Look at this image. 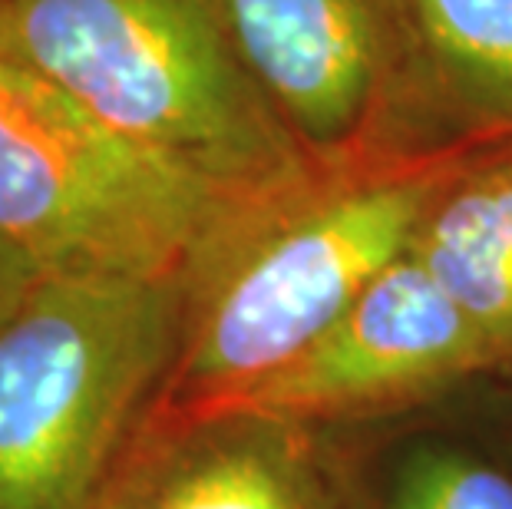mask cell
<instances>
[{"instance_id": "6da1fadb", "label": "cell", "mask_w": 512, "mask_h": 509, "mask_svg": "<svg viewBox=\"0 0 512 509\" xmlns=\"http://www.w3.org/2000/svg\"><path fill=\"white\" fill-rule=\"evenodd\" d=\"M456 159L354 149L222 192L176 275L179 341L152 410H228L291 364L407 255Z\"/></svg>"}, {"instance_id": "7a4b0ae2", "label": "cell", "mask_w": 512, "mask_h": 509, "mask_svg": "<svg viewBox=\"0 0 512 509\" xmlns=\"http://www.w3.org/2000/svg\"><path fill=\"white\" fill-rule=\"evenodd\" d=\"M0 53L219 196L311 159L248 77L215 0H0Z\"/></svg>"}, {"instance_id": "3957f363", "label": "cell", "mask_w": 512, "mask_h": 509, "mask_svg": "<svg viewBox=\"0 0 512 509\" xmlns=\"http://www.w3.org/2000/svg\"><path fill=\"white\" fill-rule=\"evenodd\" d=\"M176 341V278L37 275L0 321V509H93Z\"/></svg>"}, {"instance_id": "277c9868", "label": "cell", "mask_w": 512, "mask_h": 509, "mask_svg": "<svg viewBox=\"0 0 512 509\" xmlns=\"http://www.w3.org/2000/svg\"><path fill=\"white\" fill-rule=\"evenodd\" d=\"M215 199L0 53V245L40 275L176 278Z\"/></svg>"}, {"instance_id": "5b68a950", "label": "cell", "mask_w": 512, "mask_h": 509, "mask_svg": "<svg viewBox=\"0 0 512 509\" xmlns=\"http://www.w3.org/2000/svg\"><path fill=\"white\" fill-rule=\"evenodd\" d=\"M493 364L473 324L407 252L318 341L228 410L314 427L410 407Z\"/></svg>"}, {"instance_id": "8992f818", "label": "cell", "mask_w": 512, "mask_h": 509, "mask_svg": "<svg viewBox=\"0 0 512 509\" xmlns=\"http://www.w3.org/2000/svg\"><path fill=\"white\" fill-rule=\"evenodd\" d=\"M367 153L446 159L512 139V0H374Z\"/></svg>"}, {"instance_id": "52a82bcc", "label": "cell", "mask_w": 512, "mask_h": 509, "mask_svg": "<svg viewBox=\"0 0 512 509\" xmlns=\"http://www.w3.org/2000/svg\"><path fill=\"white\" fill-rule=\"evenodd\" d=\"M311 427L149 410L93 509H334Z\"/></svg>"}, {"instance_id": "ba28073f", "label": "cell", "mask_w": 512, "mask_h": 509, "mask_svg": "<svg viewBox=\"0 0 512 509\" xmlns=\"http://www.w3.org/2000/svg\"><path fill=\"white\" fill-rule=\"evenodd\" d=\"M248 77L308 156L364 149L380 83L374 0H215Z\"/></svg>"}, {"instance_id": "9c48e42d", "label": "cell", "mask_w": 512, "mask_h": 509, "mask_svg": "<svg viewBox=\"0 0 512 509\" xmlns=\"http://www.w3.org/2000/svg\"><path fill=\"white\" fill-rule=\"evenodd\" d=\"M410 258L473 324L496 364L512 361V139L446 169L410 238Z\"/></svg>"}, {"instance_id": "30bf717a", "label": "cell", "mask_w": 512, "mask_h": 509, "mask_svg": "<svg viewBox=\"0 0 512 509\" xmlns=\"http://www.w3.org/2000/svg\"><path fill=\"white\" fill-rule=\"evenodd\" d=\"M390 509H512V476L466 453L430 450L403 467Z\"/></svg>"}, {"instance_id": "8fae6325", "label": "cell", "mask_w": 512, "mask_h": 509, "mask_svg": "<svg viewBox=\"0 0 512 509\" xmlns=\"http://www.w3.org/2000/svg\"><path fill=\"white\" fill-rule=\"evenodd\" d=\"M37 275L40 272L24 255H17L14 248L0 245V321L20 305V298L27 295V288L34 285Z\"/></svg>"}]
</instances>
